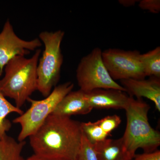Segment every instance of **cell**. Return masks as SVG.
I'll use <instances>...</instances> for the list:
<instances>
[{
	"mask_svg": "<svg viewBox=\"0 0 160 160\" xmlns=\"http://www.w3.org/2000/svg\"><path fill=\"white\" fill-rule=\"evenodd\" d=\"M81 129L83 134L92 145L106 140L109 136L102 129L97 122H81Z\"/></svg>",
	"mask_w": 160,
	"mask_h": 160,
	"instance_id": "2e32d148",
	"label": "cell"
},
{
	"mask_svg": "<svg viewBox=\"0 0 160 160\" xmlns=\"http://www.w3.org/2000/svg\"><path fill=\"white\" fill-rule=\"evenodd\" d=\"M73 88V83L66 82L55 87L49 95L42 100H34L29 98L27 100L31 104L29 109L12 121L21 126L18 141L25 142L27 138L34 134L53 112L63 98L72 91Z\"/></svg>",
	"mask_w": 160,
	"mask_h": 160,
	"instance_id": "5b68a950",
	"label": "cell"
},
{
	"mask_svg": "<svg viewBox=\"0 0 160 160\" xmlns=\"http://www.w3.org/2000/svg\"><path fill=\"white\" fill-rule=\"evenodd\" d=\"M22 109L9 102L0 90V140L7 135V132L12 127L11 122L7 118L11 113L22 114Z\"/></svg>",
	"mask_w": 160,
	"mask_h": 160,
	"instance_id": "5bb4252c",
	"label": "cell"
},
{
	"mask_svg": "<svg viewBox=\"0 0 160 160\" xmlns=\"http://www.w3.org/2000/svg\"><path fill=\"white\" fill-rule=\"evenodd\" d=\"M140 59L146 77L160 78V47L158 46L144 54Z\"/></svg>",
	"mask_w": 160,
	"mask_h": 160,
	"instance_id": "9a60e30c",
	"label": "cell"
},
{
	"mask_svg": "<svg viewBox=\"0 0 160 160\" xmlns=\"http://www.w3.org/2000/svg\"><path fill=\"white\" fill-rule=\"evenodd\" d=\"M46 160L43 158L35 154H32V155L30 156L29 157L27 158L26 160Z\"/></svg>",
	"mask_w": 160,
	"mask_h": 160,
	"instance_id": "7402d4cb",
	"label": "cell"
},
{
	"mask_svg": "<svg viewBox=\"0 0 160 160\" xmlns=\"http://www.w3.org/2000/svg\"><path fill=\"white\" fill-rule=\"evenodd\" d=\"M138 6L141 9L152 13H158L160 11V0H142L139 1Z\"/></svg>",
	"mask_w": 160,
	"mask_h": 160,
	"instance_id": "d6986e66",
	"label": "cell"
},
{
	"mask_svg": "<svg viewBox=\"0 0 160 160\" xmlns=\"http://www.w3.org/2000/svg\"><path fill=\"white\" fill-rule=\"evenodd\" d=\"M82 137L81 122L51 114L29 139L34 154L46 160H76Z\"/></svg>",
	"mask_w": 160,
	"mask_h": 160,
	"instance_id": "6da1fadb",
	"label": "cell"
},
{
	"mask_svg": "<svg viewBox=\"0 0 160 160\" xmlns=\"http://www.w3.org/2000/svg\"><path fill=\"white\" fill-rule=\"evenodd\" d=\"M86 93L92 109L125 110L130 99L126 92L118 89H96Z\"/></svg>",
	"mask_w": 160,
	"mask_h": 160,
	"instance_id": "30bf717a",
	"label": "cell"
},
{
	"mask_svg": "<svg viewBox=\"0 0 160 160\" xmlns=\"http://www.w3.org/2000/svg\"><path fill=\"white\" fill-rule=\"evenodd\" d=\"M102 51L98 47L83 57L76 69V79L80 89L86 92L96 89H126L112 79L104 65Z\"/></svg>",
	"mask_w": 160,
	"mask_h": 160,
	"instance_id": "8992f818",
	"label": "cell"
},
{
	"mask_svg": "<svg viewBox=\"0 0 160 160\" xmlns=\"http://www.w3.org/2000/svg\"><path fill=\"white\" fill-rule=\"evenodd\" d=\"M139 1H137V0H120L119 1V2L123 6H126V7H129V6H133Z\"/></svg>",
	"mask_w": 160,
	"mask_h": 160,
	"instance_id": "44dd1931",
	"label": "cell"
},
{
	"mask_svg": "<svg viewBox=\"0 0 160 160\" xmlns=\"http://www.w3.org/2000/svg\"><path fill=\"white\" fill-rule=\"evenodd\" d=\"M150 106L142 99L130 97L125 108L126 129L122 137L127 152L134 158L138 149L144 152H152L160 146V133L153 129L149 122L148 113Z\"/></svg>",
	"mask_w": 160,
	"mask_h": 160,
	"instance_id": "3957f363",
	"label": "cell"
},
{
	"mask_svg": "<svg viewBox=\"0 0 160 160\" xmlns=\"http://www.w3.org/2000/svg\"><path fill=\"white\" fill-rule=\"evenodd\" d=\"M41 52L37 49L30 58L15 57L4 68L0 90L6 98L14 100L15 106L20 109L37 90V66Z\"/></svg>",
	"mask_w": 160,
	"mask_h": 160,
	"instance_id": "7a4b0ae2",
	"label": "cell"
},
{
	"mask_svg": "<svg viewBox=\"0 0 160 160\" xmlns=\"http://www.w3.org/2000/svg\"><path fill=\"white\" fill-rule=\"evenodd\" d=\"M92 108L89 105L87 93L81 89L71 91L59 103L52 114L71 117L75 115L89 113Z\"/></svg>",
	"mask_w": 160,
	"mask_h": 160,
	"instance_id": "8fae6325",
	"label": "cell"
},
{
	"mask_svg": "<svg viewBox=\"0 0 160 160\" xmlns=\"http://www.w3.org/2000/svg\"><path fill=\"white\" fill-rule=\"evenodd\" d=\"M92 146L97 160H132L133 158L126 151L122 138H107Z\"/></svg>",
	"mask_w": 160,
	"mask_h": 160,
	"instance_id": "7c38bea8",
	"label": "cell"
},
{
	"mask_svg": "<svg viewBox=\"0 0 160 160\" xmlns=\"http://www.w3.org/2000/svg\"><path fill=\"white\" fill-rule=\"evenodd\" d=\"M76 160H97L93 146L83 133L81 147Z\"/></svg>",
	"mask_w": 160,
	"mask_h": 160,
	"instance_id": "ac0fdd59",
	"label": "cell"
},
{
	"mask_svg": "<svg viewBox=\"0 0 160 160\" xmlns=\"http://www.w3.org/2000/svg\"><path fill=\"white\" fill-rule=\"evenodd\" d=\"M141 52L137 50L108 49L102 52L104 65L110 76L116 80L146 78L140 59Z\"/></svg>",
	"mask_w": 160,
	"mask_h": 160,
	"instance_id": "52a82bcc",
	"label": "cell"
},
{
	"mask_svg": "<svg viewBox=\"0 0 160 160\" xmlns=\"http://www.w3.org/2000/svg\"><path fill=\"white\" fill-rule=\"evenodd\" d=\"M132 160H160V150L158 149L152 152L135 154Z\"/></svg>",
	"mask_w": 160,
	"mask_h": 160,
	"instance_id": "ffe728a7",
	"label": "cell"
},
{
	"mask_svg": "<svg viewBox=\"0 0 160 160\" xmlns=\"http://www.w3.org/2000/svg\"><path fill=\"white\" fill-rule=\"evenodd\" d=\"M97 122L102 129L109 136L112 132L120 126L122 119L119 116L114 114L107 116Z\"/></svg>",
	"mask_w": 160,
	"mask_h": 160,
	"instance_id": "e0dca14e",
	"label": "cell"
},
{
	"mask_svg": "<svg viewBox=\"0 0 160 160\" xmlns=\"http://www.w3.org/2000/svg\"><path fill=\"white\" fill-rule=\"evenodd\" d=\"M65 32L44 31L40 32L39 38L45 49L40 57L37 66V90L46 98L57 86L61 76L63 62L61 44Z\"/></svg>",
	"mask_w": 160,
	"mask_h": 160,
	"instance_id": "277c9868",
	"label": "cell"
},
{
	"mask_svg": "<svg viewBox=\"0 0 160 160\" xmlns=\"http://www.w3.org/2000/svg\"><path fill=\"white\" fill-rule=\"evenodd\" d=\"M25 144L7 135L0 140V160H24L22 152Z\"/></svg>",
	"mask_w": 160,
	"mask_h": 160,
	"instance_id": "4fadbf2b",
	"label": "cell"
},
{
	"mask_svg": "<svg viewBox=\"0 0 160 160\" xmlns=\"http://www.w3.org/2000/svg\"><path fill=\"white\" fill-rule=\"evenodd\" d=\"M42 45L38 38L30 41L21 39L16 34L9 20H6L0 32V77L10 60L18 56H25L29 54Z\"/></svg>",
	"mask_w": 160,
	"mask_h": 160,
	"instance_id": "ba28073f",
	"label": "cell"
},
{
	"mask_svg": "<svg viewBox=\"0 0 160 160\" xmlns=\"http://www.w3.org/2000/svg\"><path fill=\"white\" fill-rule=\"evenodd\" d=\"M120 82L129 97L150 100L160 112V78L151 77L148 79H128L121 80Z\"/></svg>",
	"mask_w": 160,
	"mask_h": 160,
	"instance_id": "9c48e42d",
	"label": "cell"
}]
</instances>
